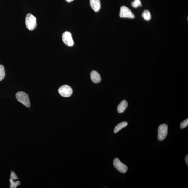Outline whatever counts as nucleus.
<instances>
[{
  "mask_svg": "<svg viewBox=\"0 0 188 188\" xmlns=\"http://www.w3.org/2000/svg\"><path fill=\"white\" fill-rule=\"evenodd\" d=\"M90 4L95 12H98L100 10L101 7L100 0H90Z\"/></svg>",
  "mask_w": 188,
  "mask_h": 188,
  "instance_id": "8",
  "label": "nucleus"
},
{
  "mask_svg": "<svg viewBox=\"0 0 188 188\" xmlns=\"http://www.w3.org/2000/svg\"><path fill=\"white\" fill-rule=\"evenodd\" d=\"M5 76L4 68L3 65H0V81L2 80Z\"/></svg>",
  "mask_w": 188,
  "mask_h": 188,
  "instance_id": "13",
  "label": "nucleus"
},
{
  "mask_svg": "<svg viewBox=\"0 0 188 188\" xmlns=\"http://www.w3.org/2000/svg\"><path fill=\"white\" fill-rule=\"evenodd\" d=\"M16 97L18 101L24 105L27 108L30 107L29 96L28 94L23 92H19L17 93Z\"/></svg>",
  "mask_w": 188,
  "mask_h": 188,
  "instance_id": "2",
  "label": "nucleus"
},
{
  "mask_svg": "<svg viewBox=\"0 0 188 188\" xmlns=\"http://www.w3.org/2000/svg\"><path fill=\"white\" fill-rule=\"evenodd\" d=\"M120 16L122 18H128L131 19H134L135 17L134 14L130 9L124 6L120 7Z\"/></svg>",
  "mask_w": 188,
  "mask_h": 188,
  "instance_id": "5",
  "label": "nucleus"
},
{
  "mask_svg": "<svg viewBox=\"0 0 188 188\" xmlns=\"http://www.w3.org/2000/svg\"><path fill=\"white\" fill-rule=\"evenodd\" d=\"M66 1L67 2L70 3L71 2L74 1V0H66Z\"/></svg>",
  "mask_w": 188,
  "mask_h": 188,
  "instance_id": "19",
  "label": "nucleus"
},
{
  "mask_svg": "<svg viewBox=\"0 0 188 188\" xmlns=\"http://www.w3.org/2000/svg\"><path fill=\"white\" fill-rule=\"evenodd\" d=\"M128 106V102L125 100L122 101L118 105V112L119 113L123 112L127 108Z\"/></svg>",
  "mask_w": 188,
  "mask_h": 188,
  "instance_id": "10",
  "label": "nucleus"
},
{
  "mask_svg": "<svg viewBox=\"0 0 188 188\" xmlns=\"http://www.w3.org/2000/svg\"><path fill=\"white\" fill-rule=\"evenodd\" d=\"M58 92L61 96L68 97L72 95L73 90L72 88L68 85H64L59 88Z\"/></svg>",
  "mask_w": 188,
  "mask_h": 188,
  "instance_id": "4",
  "label": "nucleus"
},
{
  "mask_svg": "<svg viewBox=\"0 0 188 188\" xmlns=\"http://www.w3.org/2000/svg\"><path fill=\"white\" fill-rule=\"evenodd\" d=\"M131 5L132 7L134 8L137 7L138 6H142L140 0H134V1L132 3Z\"/></svg>",
  "mask_w": 188,
  "mask_h": 188,
  "instance_id": "15",
  "label": "nucleus"
},
{
  "mask_svg": "<svg viewBox=\"0 0 188 188\" xmlns=\"http://www.w3.org/2000/svg\"><path fill=\"white\" fill-rule=\"evenodd\" d=\"M25 22L26 27L29 30H33L37 27L36 18L30 13L27 15Z\"/></svg>",
  "mask_w": 188,
  "mask_h": 188,
  "instance_id": "1",
  "label": "nucleus"
},
{
  "mask_svg": "<svg viewBox=\"0 0 188 188\" xmlns=\"http://www.w3.org/2000/svg\"><path fill=\"white\" fill-rule=\"evenodd\" d=\"M9 181L11 184L10 186V188H16L17 186L20 184V182L19 181L14 182L13 179H9Z\"/></svg>",
  "mask_w": 188,
  "mask_h": 188,
  "instance_id": "14",
  "label": "nucleus"
},
{
  "mask_svg": "<svg viewBox=\"0 0 188 188\" xmlns=\"http://www.w3.org/2000/svg\"><path fill=\"white\" fill-rule=\"evenodd\" d=\"M188 119L187 118L182 122L180 125V127L181 129L185 128L188 126Z\"/></svg>",
  "mask_w": 188,
  "mask_h": 188,
  "instance_id": "16",
  "label": "nucleus"
},
{
  "mask_svg": "<svg viewBox=\"0 0 188 188\" xmlns=\"http://www.w3.org/2000/svg\"><path fill=\"white\" fill-rule=\"evenodd\" d=\"M62 39L63 42L65 44L68 46L72 47L74 45L72 34L68 31H66L63 33L62 36Z\"/></svg>",
  "mask_w": 188,
  "mask_h": 188,
  "instance_id": "7",
  "label": "nucleus"
},
{
  "mask_svg": "<svg viewBox=\"0 0 188 188\" xmlns=\"http://www.w3.org/2000/svg\"><path fill=\"white\" fill-rule=\"evenodd\" d=\"M128 125V123L126 122H123L120 123L118 124L114 128V133H117L120 130L122 129L126 126Z\"/></svg>",
  "mask_w": 188,
  "mask_h": 188,
  "instance_id": "11",
  "label": "nucleus"
},
{
  "mask_svg": "<svg viewBox=\"0 0 188 188\" xmlns=\"http://www.w3.org/2000/svg\"><path fill=\"white\" fill-rule=\"evenodd\" d=\"M142 17L146 21H149L151 19V16L150 12L148 10H145L142 13Z\"/></svg>",
  "mask_w": 188,
  "mask_h": 188,
  "instance_id": "12",
  "label": "nucleus"
},
{
  "mask_svg": "<svg viewBox=\"0 0 188 188\" xmlns=\"http://www.w3.org/2000/svg\"><path fill=\"white\" fill-rule=\"evenodd\" d=\"M10 179H13V180H15L18 179L19 178L16 175L14 171H11Z\"/></svg>",
  "mask_w": 188,
  "mask_h": 188,
  "instance_id": "17",
  "label": "nucleus"
},
{
  "mask_svg": "<svg viewBox=\"0 0 188 188\" xmlns=\"http://www.w3.org/2000/svg\"><path fill=\"white\" fill-rule=\"evenodd\" d=\"M113 165L118 171L122 173H125L128 171L127 166L120 162L118 158L114 160Z\"/></svg>",
  "mask_w": 188,
  "mask_h": 188,
  "instance_id": "6",
  "label": "nucleus"
},
{
  "mask_svg": "<svg viewBox=\"0 0 188 188\" xmlns=\"http://www.w3.org/2000/svg\"><path fill=\"white\" fill-rule=\"evenodd\" d=\"M90 76L91 79L95 83H98L100 82L101 78L100 75L96 71H92L91 73Z\"/></svg>",
  "mask_w": 188,
  "mask_h": 188,
  "instance_id": "9",
  "label": "nucleus"
},
{
  "mask_svg": "<svg viewBox=\"0 0 188 188\" xmlns=\"http://www.w3.org/2000/svg\"><path fill=\"white\" fill-rule=\"evenodd\" d=\"M168 134V126L166 124H162L158 128V139L160 141L165 139Z\"/></svg>",
  "mask_w": 188,
  "mask_h": 188,
  "instance_id": "3",
  "label": "nucleus"
},
{
  "mask_svg": "<svg viewBox=\"0 0 188 188\" xmlns=\"http://www.w3.org/2000/svg\"><path fill=\"white\" fill-rule=\"evenodd\" d=\"M185 160L186 163L187 164V165L188 166V155H187V156H186V157L185 158Z\"/></svg>",
  "mask_w": 188,
  "mask_h": 188,
  "instance_id": "18",
  "label": "nucleus"
}]
</instances>
